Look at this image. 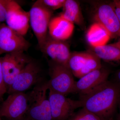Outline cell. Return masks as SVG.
Returning <instances> with one entry per match:
<instances>
[{
    "instance_id": "1",
    "label": "cell",
    "mask_w": 120,
    "mask_h": 120,
    "mask_svg": "<svg viewBox=\"0 0 120 120\" xmlns=\"http://www.w3.org/2000/svg\"><path fill=\"white\" fill-rule=\"evenodd\" d=\"M120 99V87L116 82L107 81L88 94L80 96L82 108L101 120H112Z\"/></svg>"
},
{
    "instance_id": "2",
    "label": "cell",
    "mask_w": 120,
    "mask_h": 120,
    "mask_svg": "<svg viewBox=\"0 0 120 120\" xmlns=\"http://www.w3.org/2000/svg\"><path fill=\"white\" fill-rule=\"evenodd\" d=\"M47 82L36 85L28 93L29 105L26 116L30 120H52L47 91Z\"/></svg>"
},
{
    "instance_id": "3",
    "label": "cell",
    "mask_w": 120,
    "mask_h": 120,
    "mask_svg": "<svg viewBox=\"0 0 120 120\" xmlns=\"http://www.w3.org/2000/svg\"><path fill=\"white\" fill-rule=\"evenodd\" d=\"M49 90L64 95L75 93L76 82L69 68L52 60L49 62Z\"/></svg>"
},
{
    "instance_id": "4",
    "label": "cell",
    "mask_w": 120,
    "mask_h": 120,
    "mask_svg": "<svg viewBox=\"0 0 120 120\" xmlns=\"http://www.w3.org/2000/svg\"><path fill=\"white\" fill-rule=\"evenodd\" d=\"M29 13L31 26L41 49L48 36L47 30L52 11L44 6L39 0L32 5Z\"/></svg>"
},
{
    "instance_id": "5",
    "label": "cell",
    "mask_w": 120,
    "mask_h": 120,
    "mask_svg": "<svg viewBox=\"0 0 120 120\" xmlns=\"http://www.w3.org/2000/svg\"><path fill=\"white\" fill-rule=\"evenodd\" d=\"M28 105V93L11 94L0 106V117H5L9 120L21 119L26 116Z\"/></svg>"
},
{
    "instance_id": "6",
    "label": "cell",
    "mask_w": 120,
    "mask_h": 120,
    "mask_svg": "<svg viewBox=\"0 0 120 120\" xmlns=\"http://www.w3.org/2000/svg\"><path fill=\"white\" fill-rule=\"evenodd\" d=\"M49 98L52 120H67L76 109L82 107L80 100L75 101L65 95L49 90Z\"/></svg>"
},
{
    "instance_id": "7",
    "label": "cell",
    "mask_w": 120,
    "mask_h": 120,
    "mask_svg": "<svg viewBox=\"0 0 120 120\" xmlns=\"http://www.w3.org/2000/svg\"><path fill=\"white\" fill-rule=\"evenodd\" d=\"M2 72L7 91L17 75L31 60L23 52H13L1 57Z\"/></svg>"
},
{
    "instance_id": "8",
    "label": "cell",
    "mask_w": 120,
    "mask_h": 120,
    "mask_svg": "<svg viewBox=\"0 0 120 120\" xmlns=\"http://www.w3.org/2000/svg\"><path fill=\"white\" fill-rule=\"evenodd\" d=\"M30 44L23 36L7 24H0V55L13 52L27 51Z\"/></svg>"
},
{
    "instance_id": "9",
    "label": "cell",
    "mask_w": 120,
    "mask_h": 120,
    "mask_svg": "<svg viewBox=\"0 0 120 120\" xmlns=\"http://www.w3.org/2000/svg\"><path fill=\"white\" fill-rule=\"evenodd\" d=\"M41 71L37 64L32 61L17 76L8 90L9 94L24 92L35 84L41 83Z\"/></svg>"
},
{
    "instance_id": "10",
    "label": "cell",
    "mask_w": 120,
    "mask_h": 120,
    "mask_svg": "<svg viewBox=\"0 0 120 120\" xmlns=\"http://www.w3.org/2000/svg\"><path fill=\"white\" fill-rule=\"evenodd\" d=\"M95 22L101 26L111 38L119 37L120 23L112 4H103L97 8L94 16Z\"/></svg>"
},
{
    "instance_id": "11",
    "label": "cell",
    "mask_w": 120,
    "mask_h": 120,
    "mask_svg": "<svg viewBox=\"0 0 120 120\" xmlns=\"http://www.w3.org/2000/svg\"><path fill=\"white\" fill-rule=\"evenodd\" d=\"M5 21L7 26L24 36L29 28V11H24L15 1L8 0Z\"/></svg>"
},
{
    "instance_id": "12",
    "label": "cell",
    "mask_w": 120,
    "mask_h": 120,
    "mask_svg": "<svg viewBox=\"0 0 120 120\" xmlns=\"http://www.w3.org/2000/svg\"><path fill=\"white\" fill-rule=\"evenodd\" d=\"M41 50L49 56L52 61L68 67L71 52L68 44L64 41L56 40L50 36H47Z\"/></svg>"
},
{
    "instance_id": "13",
    "label": "cell",
    "mask_w": 120,
    "mask_h": 120,
    "mask_svg": "<svg viewBox=\"0 0 120 120\" xmlns=\"http://www.w3.org/2000/svg\"><path fill=\"white\" fill-rule=\"evenodd\" d=\"M109 74V70L102 67L87 74L76 82L75 92L80 96L88 94L107 81Z\"/></svg>"
},
{
    "instance_id": "14",
    "label": "cell",
    "mask_w": 120,
    "mask_h": 120,
    "mask_svg": "<svg viewBox=\"0 0 120 120\" xmlns=\"http://www.w3.org/2000/svg\"><path fill=\"white\" fill-rule=\"evenodd\" d=\"M74 24L60 16L53 17L49 24V33L52 38L65 41L71 38L73 34Z\"/></svg>"
},
{
    "instance_id": "15",
    "label": "cell",
    "mask_w": 120,
    "mask_h": 120,
    "mask_svg": "<svg viewBox=\"0 0 120 120\" xmlns=\"http://www.w3.org/2000/svg\"><path fill=\"white\" fill-rule=\"evenodd\" d=\"M62 12L60 15L64 18L83 30L85 28L84 19L79 3L73 0H66Z\"/></svg>"
},
{
    "instance_id": "16",
    "label": "cell",
    "mask_w": 120,
    "mask_h": 120,
    "mask_svg": "<svg viewBox=\"0 0 120 120\" xmlns=\"http://www.w3.org/2000/svg\"><path fill=\"white\" fill-rule=\"evenodd\" d=\"M110 38L106 31L96 22L91 26L86 34L87 41L93 48L106 45Z\"/></svg>"
},
{
    "instance_id": "17",
    "label": "cell",
    "mask_w": 120,
    "mask_h": 120,
    "mask_svg": "<svg viewBox=\"0 0 120 120\" xmlns=\"http://www.w3.org/2000/svg\"><path fill=\"white\" fill-rule=\"evenodd\" d=\"M94 53L106 61L120 62V50L110 45L93 48Z\"/></svg>"
},
{
    "instance_id": "18",
    "label": "cell",
    "mask_w": 120,
    "mask_h": 120,
    "mask_svg": "<svg viewBox=\"0 0 120 120\" xmlns=\"http://www.w3.org/2000/svg\"><path fill=\"white\" fill-rule=\"evenodd\" d=\"M89 52H71L68 62V67L75 76L84 65Z\"/></svg>"
},
{
    "instance_id": "19",
    "label": "cell",
    "mask_w": 120,
    "mask_h": 120,
    "mask_svg": "<svg viewBox=\"0 0 120 120\" xmlns=\"http://www.w3.org/2000/svg\"><path fill=\"white\" fill-rule=\"evenodd\" d=\"M101 59L94 52H89L84 65L75 77L80 79L88 73L102 67Z\"/></svg>"
},
{
    "instance_id": "20",
    "label": "cell",
    "mask_w": 120,
    "mask_h": 120,
    "mask_svg": "<svg viewBox=\"0 0 120 120\" xmlns=\"http://www.w3.org/2000/svg\"><path fill=\"white\" fill-rule=\"evenodd\" d=\"M67 120H101L94 114L82 107L74 113Z\"/></svg>"
},
{
    "instance_id": "21",
    "label": "cell",
    "mask_w": 120,
    "mask_h": 120,
    "mask_svg": "<svg viewBox=\"0 0 120 120\" xmlns=\"http://www.w3.org/2000/svg\"><path fill=\"white\" fill-rule=\"evenodd\" d=\"M39 1L44 6L52 11L62 8L66 0H39Z\"/></svg>"
},
{
    "instance_id": "22",
    "label": "cell",
    "mask_w": 120,
    "mask_h": 120,
    "mask_svg": "<svg viewBox=\"0 0 120 120\" xmlns=\"http://www.w3.org/2000/svg\"><path fill=\"white\" fill-rule=\"evenodd\" d=\"M8 0H0V24L6 20Z\"/></svg>"
},
{
    "instance_id": "23",
    "label": "cell",
    "mask_w": 120,
    "mask_h": 120,
    "mask_svg": "<svg viewBox=\"0 0 120 120\" xmlns=\"http://www.w3.org/2000/svg\"><path fill=\"white\" fill-rule=\"evenodd\" d=\"M7 91V88L5 86L4 80L1 57H0V97L2 98Z\"/></svg>"
},
{
    "instance_id": "24",
    "label": "cell",
    "mask_w": 120,
    "mask_h": 120,
    "mask_svg": "<svg viewBox=\"0 0 120 120\" xmlns=\"http://www.w3.org/2000/svg\"><path fill=\"white\" fill-rule=\"evenodd\" d=\"M112 4L114 8L116 15L120 23V7L114 1L113 2Z\"/></svg>"
},
{
    "instance_id": "25",
    "label": "cell",
    "mask_w": 120,
    "mask_h": 120,
    "mask_svg": "<svg viewBox=\"0 0 120 120\" xmlns=\"http://www.w3.org/2000/svg\"><path fill=\"white\" fill-rule=\"evenodd\" d=\"M116 77L117 82H116L118 84L120 87V70L118 71L117 73Z\"/></svg>"
},
{
    "instance_id": "26",
    "label": "cell",
    "mask_w": 120,
    "mask_h": 120,
    "mask_svg": "<svg viewBox=\"0 0 120 120\" xmlns=\"http://www.w3.org/2000/svg\"><path fill=\"white\" fill-rule=\"evenodd\" d=\"M110 45L113 46L118 48V49L120 50V41H118L115 43H112Z\"/></svg>"
},
{
    "instance_id": "27",
    "label": "cell",
    "mask_w": 120,
    "mask_h": 120,
    "mask_svg": "<svg viewBox=\"0 0 120 120\" xmlns=\"http://www.w3.org/2000/svg\"><path fill=\"white\" fill-rule=\"evenodd\" d=\"M30 120L28 119L26 116H24L23 117L21 118V119H19V120Z\"/></svg>"
},
{
    "instance_id": "28",
    "label": "cell",
    "mask_w": 120,
    "mask_h": 120,
    "mask_svg": "<svg viewBox=\"0 0 120 120\" xmlns=\"http://www.w3.org/2000/svg\"><path fill=\"white\" fill-rule=\"evenodd\" d=\"M118 104H119V105H120V101H119V103H118Z\"/></svg>"
},
{
    "instance_id": "29",
    "label": "cell",
    "mask_w": 120,
    "mask_h": 120,
    "mask_svg": "<svg viewBox=\"0 0 120 120\" xmlns=\"http://www.w3.org/2000/svg\"><path fill=\"white\" fill-rule=\"evenodd\" d=\"M119 37H120V39H119V41H120V35H119Z\"/></svg>"
},
{
    "instance_id": "30",
    "label": "cell",
    "mask_w": 120,
    "mask_h": 120,
    "mask_svg": "<svg viewBox=\"0 0 120 120\" xmlns=\"http://www.w3.org/2000/svg\"><path fill=\"white\" fill-rule=\"evenodd\" d=\"M0 120H1V118L0 117Z\"/></svg>"
},
{
    "instance_id": "31",
    "label": "cell",
    "mask_w": 120,
    "mask_h": 120,
    "mask_svg": "<svg viewBox=\"0 0 120 120\" xmlns=\"http://www.w3.org/2000/svg\"><path fill=\"white\" fill-rule=\"evenodd\" d=\"M1 98H0V101L1 100Z\"/></svg>"
},
{
    "instance_id": "32",
    "label": "cell",
    "mask_w": 120,
    "mask_h": 120,
    "mask_svg": "<svg viewBox=\"0 0 120 120\" xmlns=\"http://www.w3.org/2000/svg\"><path fill=\"white\" fill-rule=\"evenodd\" d=\"M1 98V97H0V98Z\"/></svg>"
}]
</instances>
